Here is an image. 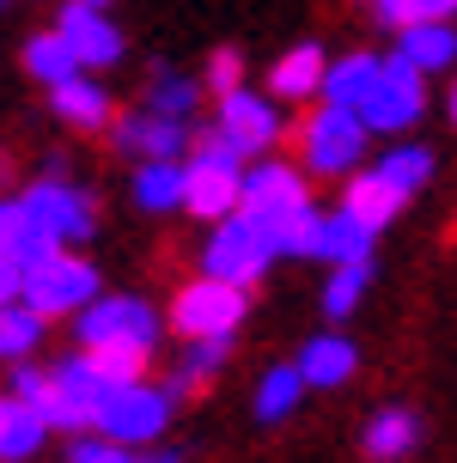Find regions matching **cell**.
Masks as SVG:
<instances>
[{"instance_id":"obj_1","label":"cell","mask_w":457,"mask_h":463,"mask_svg":"<svg viewBox=\"0 0 457 463\" xmlns=\"http://www.w3.org/2000/svg\"><path fill=\"white\" fill-rule=\"evenodd\" d=\"M183 171H189V195H183L189 213L226 220V213L244 208V153H238L220 128H202V135H195V153H189Z\"/></svg>"},{"instance_id":"obj_2","label":"cell","mask_w":457,"mask_h":463,"mask_svg":"<svg viewBox=\"0 0 457 463\" xmlns=\"http://www.w3.org/2000/svg\"><path fill=\"white\" fill-rule=\"evenodd\" d=\"M366 116L342 110V104H318V110L299 122V165L311 177H354L366 159Z\"/></svg>"},{"instance_id":"obj_3","label":"cell","mask_w":457,"mask_h":463,"mask_svg":"<svg viewBox=\"0 0 457 463\" xmlns=\"http://www.w3.org/2000/svg\"><path fill=\"white\" fill-rule=\"evenodd\" d=\"M274 244H269V232L256 226V213H226V220H214V238L202 244V275L214 280H232V287H256V280L269 275V262H274Z\"/></svg>"},{"instance_id":"obj_4","label":"cell","mask_w":457,"mask_h":463,"mask_svg":"<svg viewBox=\"0 0 457 463\" xmlns=\"http://www.w3.org/2000/svg\"><path fill=\"white\" fill-rule=\"evenodd\" d=\"M159 329H165L159 311L147 299H135V293H98V299L73 317L80 347H147V354H153Z\"/></svg>"},{"instance_id":"obj_5","label":"cell","mask_w":457,"mask_h":463,"mask_svg":"<svg viewBox=\"0 0 457 463\" xmlns=\"http://www.w3.org/2000/svg\"><path fill=\"white\" fill-rule=\"evenodd\" d=\"M251 311V287H232V280H189L177 299H171V329L183 342H202V335H232Z\"/></svg>"},{"instance_id":"obj_6","label":"cell","mask_w":457,"mask_h":463,"mask_svg":"<svg viewBox=\"0 0 457 463\" xmlns=\"http://www.w3.org/2000/svg\"><path fill=\"white\" fill-rule=\"evenodd\" d=\"M24 305H37L43 317H80L91 299H98V269L80 262L73 250L43 256L37 269H24Z\"/></svg>"},{"instance_id":"obj_7","label":"cell","mask_w":457,"mask_h":463,"mask_svg":"<svg viewBox=\"0 0 457 463\" xmlns=\"http://www.w3.org/2000/svg\"><path fill=\"white\" fill-rule=\"evenodd\" d=\"M165 420H171V391H159V384L140 378V384H122V391L104 396L98 415H91V427L116 445H153L165 433Z\"/></svg>"},{"instance_id":"obj_8","label":"cell","mask_w":457,"mask_h":463,"mask_svg":"<svg viewBox=\"0 0 457 463\" xmlns=\"http://www.w3.org/2000/svg\"><path fill=\"white\" fill-rule=\"evenodd\" d=\"M372 135H409L414 122L427 116V73L409 68L403 55H385V80L372 86V98L360 104Z\"/></svg>"},{"instance_id":"obj_9","label":"cell","mask_w":457,"mask_h":463,"mask_svg":"<svg viewBox=\"0 0 457 463\" xmlns=\"http://www.w3.org/2000/svg\"><path fill=\"white\" fill-rule=\"evenodd\" d=\"M19 208L31 213V220H37L62 250H68V244H86L91 232H98V208H91V195H86V189H73V184H55V177H49V184H31L19 195Z\"/></svg>"},{"instance_id":"obj_10","label":"cell","mask_w":457,"mask_h":463,"mask_svg":"<svg viewBox=\"0 0 457 463\" xmlns=\"http://www.w3.org/2000/svg\"><path fill=\"white\" fill-rule=\"evenodd\" d=\"M281 98H262V92H251V86H238V92H226L220 98V116H214V128L244 153V159H269L274 153V140H281V110H274Z\"/></svg>"},{"instance_id":"obj_11","label":"cell","mask_w":457,"mask_h":463,"mask_svg":"<svg viewBox=\"0 0 457 463\" xmlns=\"http://www.w3.org/2000/svg\"><path fill=\"white\" fill-rule=\"evenodd\" d=\"M110 140L122 146V153H140V159H177L183 146H195L189 122H177V116H159V110L116 116V122H110Z\"/></svg>"},{"instance_id":"obj_12","label":"cell","mask_w":457,"mask_h":463,"mask_svg":"<svg viewBox=\"0 0 457 463\" xmlns=\"http://www.w3.org/2000/svg\"><path fill=\"white\" fill-rule=\"evenodd\" d=\"M311 189H305V171L287 159H256L244 171V213H287V208H305Z\"/></svg>"},{"instance_id":"obj_13","label":"cell","mask_w":457,"mask_h":463,"mask_svg":"<svg viewBox=\"0 0 457 463\" xmlns=\"http://www.w3.org/2000/svg\"><path fill=\"white\" fill-rule=\"evenodd\" d=\"M55 31L73 43V55H80L86 68H116V61H122V31L104 19V6L68 0V13H62V24H55Z\"/></svg>"},{"instance_id":"obj_14","label":"cell","mask_w":457,"mask_h":463,"mask_svg":"<svg viewBox=\"0 0 457 463\" xmlns=\"http://www.w3.org/2000/svg\"><path fill=\"white\" fill-rule=\"evenodd\" d=\"M354 366H360V354H354V342H348L342 329L311 335L305 354H299V372H305V384H311V391H342L348 378H354Z\"/></svg>"},{"instance_id":"obj_15","label":"cell","mask_w":457,"mask_h":463,"mask_svg":"<svg viewBox=\"0 0 457 463\" xmlns=\"http://www.w3.org/2000/svg\"><path fill=\"white\" fill-rule=\"evenodd\" d=\"M323 73H329V55H323L318 43H293L269 68V98H287V104H299V98H323Z\"/></svg>"},{"instance_id":"obj_16","label":"cell","mask_w":457,"mask_h":463,"mask_svg":"<svg viewBox=\"0 0 457 463\" xmlns=\"http://www.w3.org/2000/svg\"><path fill=\"white\" fill-rule=\"evenodd\" d=\"M390 55H403V61H409V68H421V73H445V68L457 61V31H452V19L403 24Z\"/></svg>"},{"instance_id":"obj_17","label":"cell","mask_w":457,"mask_h":463,"mask_svg":"<svg viewBox=\"0 0 457 463\" xmlns=\"http://www.w3.org/2000/svg\"><path fill=\"white\" fill-rule=\"evenodd\" d=\"M414 445H421V415L414 409H378L360 433V451L372 463H403L414 458Z\"/></svg>"},{"instance_id":"obj_18","label":"cell","mask_w":457,"mask_h":463,"mask_svg":"<svg viewBox=\"0 0 457 463\" xmlns=\"http://www.w3.org/2000/svg\"><path fill=\"white\" fill-rule=\"evenodd\" d=\"M378 80H385V55H366V49H354V55H342V61H329V73H323V104L360 110Z\"/></svg>"},{"instance_id":"obj_19","label":"cell","mask_w":457,"mask_h":463,"mask_svg":"<svg viewBox=\"0 0 457 463\" xmlns=\"http://www.w3.org/2000/svg\"><path fill=\"white\" fill-rule=\"evenodd\" d=\"M342 208L360 213L372 232H385L396 213L409 208V195L390 184V177H378V171H354V177H348V189H342Z\"/></svg>"},{"instance_id":"obj_20","label":"cell","mask_w":457,"mask_h":463,"mask_svg":"<svg viewBox=\"0 0 457 463\" xmlns=\"http://www.w3.org/2000/svg\"><path fill=\"white\" fill-rule=\"evenodd\" d=\"M49 439V420L24 396H0V463H31Z\"/></svg>"},{"instance_id":"obj_21","label":"cell","mask_w":457,"mask_h":463,"mask_svg":"<svg viewBox=\"0 0 457 463\" xmlns=\"http://www.w3.org/2000/svg\"><path fill=\"white\" fill-rule=\"evenodd\" d=\"M55 116H62V122H68V128H110L116 122V104H110V92H104V86H98V80H86V73H80V80H68V86H55Z\"/></svg>"},{"instance_id":"obj_22","label":"cell","mask_w":457,"mask_h":463,"mask_svg":"<svg viewBox=\"0 0 457 463\" xmlns=\"http://www.w3.org/2000/svg\"><path fill=\"white\" fill-rule=\"evenodd\" d=\"M24 73H31L37 86H49V92H55V86L80 80V73H86V61L73 55V43L62 37V31H43V37H31V43H24Z\"/></svg>"},{"instance_id":"obj_23","label":"cell","mask_w":457,"mask_h":463,"mask_svg":"<svg viewBox=\"0 0 457 463\" xmlns=\"http://www.w3.org/2000/svg\"><path fill=\"white\" fill-rule=\"evenodd\" d=\"M372 244H378V232L366 226L360 213H348V208H336V213H323V238H318V256L336 269V262H366L372 256Z\"/></svg>"},{"instance_id":"obj_24","label":"cell","mask_w":457,"mask_h":463,"mask_svg":"<svg viewBox=\"0 0 457 463\" xmlns=\"http://www.w3.org/2000/svg\"><path fill=\"white\" fill-rule=\"evenodd\" d=\"M183 195H189V171H183L177 159H147L135 171V202L147 213H171L183 208Z\"/></svg>"},{"instance_id":"obj_25","label":"cell","mask_w":457,"mask_h":463,"mask_svg":"<svg viewBox=\"0 0 457 463\" xmlns=\"http://www.w3.org/2000/svg\"><path fill=\"white\" fill-rule=\"evenodd\" d=\"M13 396H24L49 427H68V433L80 427V415L68 409V396H62V384H55V372H37V366H24V360H19V372H13Z\"/></svg>"},{"instance_id":"obj_26","label":"cell","mask_w":457,"mask_h":463,"mask_svg":"<svg viewBox=\"0 0 457 463\" xmlns=\"http://www.w3.org/2000/svg\"><path fill=\"white\" fill-rule=\"evenodd\" d=\"M43 311L24 299H6L0 305V360H31L37 354V342H43Z\"/></svg>"},{"instance_id":"obj_27","label":"cell","mask_w":457,"mask_h":463,"mask_svg":"<svg viewBox=\"0 0 457 463\" xmlns=\"http://www.w3.org/2000/svg\"><path fill=\"white\" fill-rule=\"evenodd\" d=\"M366 287H372V256H366V262H336L329 280H323V317H329V324L354 317L360 299H366Z\"/></svg>"},{"instance_id":"obj_28","label":"cell","mask_w":457,"mask_h":463,"mask_svg":"<svg viewBox=\"0 0 457 463\" xmlns=\"http://www.w3.org/2000/svg\"><path fill=\"white\" fill-rule=\"evenodd\" d=\"M226 354H232V335H202V342H189V347H183V360H177V372H171V384H165V391H202L207 378H220V366H226Z\"/></svg>"},{"instance_id":"obj_29","label":"cell","mask_w":457,"mask_h":463,"mask_svg":"<svg viewBox=\"0 0 457 463\" xmlns=\"http://www.w3.org/2000/svg\"><path fill=\"white\" fill-rule=\"evenodd\" d=\"M305 391H311V384H305L299 360H293V366H269V372H262V384H256V420H287Z\"/></svg>"},{"instance_id":"obj_30","label":"cell","mask_w":457,"mask_h":463,"mask_svg":"<svg viewBox=\"0 0 457 463\" xmlns=\"http://www.w3.org/2000/svg\"><path fill=\"white\" fill-rule=\"evenodd\" d=\"M372 171H378V177H390L403 195H421V189L433 184V146H390Z\"/></svg>"},{"instance_id":"obj_31","label":"cell","mask_w":457,"mask_h":463,"mask_svg":"<svg viewBox=\"0 0 457 463\" xmlns=\"http://www.w3.org/2000/svg\"><path fill=\"white\" fill-rule=\"evenodd\" d=\"M195 104H202V86H195L189 73H153V86H147V110L189 122V116H195Z\"/></svg>"},{"instance_id":"obj_32","label":"cell","mask_w":457,"mask_h":463,"mask_svg":"<svg viewBox=\"0 0 457 463\" xmlns=\"http://www.w3.org/2000/svg\"><path fill=\"white\" fill-rule=\"evenodd\" d=\"M73 463H183L177 451H147L140 458V445H116V439H73V451H68Z\"/></svg>"},{"instance_id":"obj_33","label":"cell","mask_w":457,"mask_h":463,"mask_svg":"<svg viewBox=\"0 0 457 463\" xmlns=\"http://www.w3.org/2000/svg\"><path fill=\"white\" fill-rule=\"evenodd\" d=\"M457 0H372V19L385 31H403V24H421V19H452Z\"/></svg>"},{"instance_id":"obj_34","label":"cell","mask_w":457,"mask_h":463,"mask_svg":"<svg viewBox=\"0 0 457 463\" xmlns=\"http://www.w3.org/2000/svg\"><path fill=\"white\" fill-rule=\"evenodd\" d=\"M244 86V61H238V49H214V61H207V92L226 98Z\"/></svg>"},{"instance_id":"obj_35","label":"cell","mask_w":457,"mask_h":463,"mask_svg":"<svg viewBox=\"0 0 457 463\" xmlns=\"http://www.w3.org/2000/svg\"><path fill=\"white\" fill-rule=\"evenodd\" d=\"M445 110H452V122H457V86H452V104H445Z\"/></svg>"},{"instance_id":"obj_36","label":"cell","mask_w":457,"mask_h":463,"mask_svg":"<svg viewBox=\"0 0 457 463\" xmlns=\"http://www.w3.org/2000/svg\"><path fill=\"white\" fill-rule=\"evenodd\" d=\"M86 6H104V0H86Z\"/></svg>"}]
</instances>
